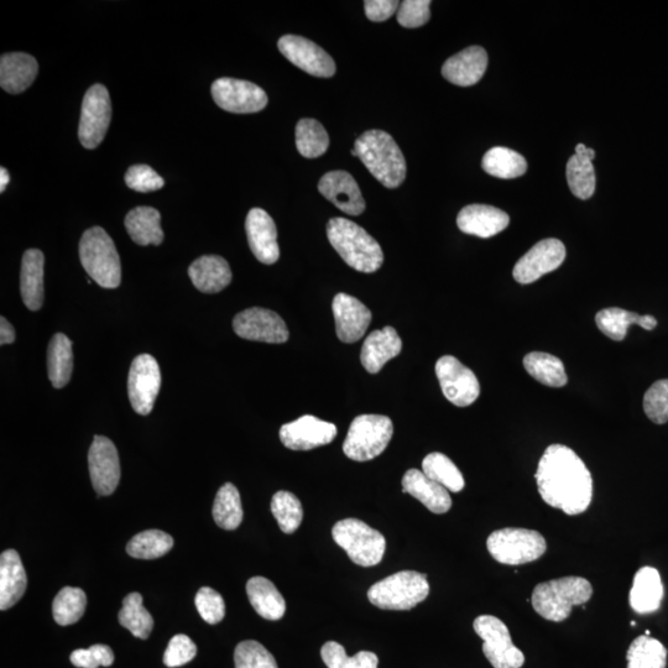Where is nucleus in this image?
I'll list each match as a JSON object with an SVG mask.
<instances>
[{
    "label": "nucleus",
    "mask_w": 668,
    "mask_h": 668,
    "mask_svg": "<svg viewBox=\"0 0 668 668\" xmlns=\"http://www.w3.org/2000/svg\"><path fill=\"white\" fill-rule=\"evenodd\" d=\"M118 619L120 625L138 639H148L154 629V619L143 605L142 594L137 592L130 593L124 598Z\"/></svg>",
    "instance_id": "obj_39"
},
{
    "label": "nucleus",
    "mask_w": 668,
    "mask_h": 668,
    "mask_svg": "<svg viewBox=\"0 0 668 668\" xmlns=\"http://www.w3.org/2000/svg\"><path fill=\"white\" fill-rule=\"evenodd\" d=\"M430 0H405L400 3L398 22L404 28L415 29L429 23L431 18Z\"/></svg>",
    "instance_id": "obj_52"
},
{
    "label": "nucleus",
    "mask_w": 668,
    "mask_h": 668,
    "mask_svg": "<svg viewBox=\"0 0 668 668\" xmlns=\"http://www.w3.org/2000/svg\"><path fill=\"white\" fill-rule=\"evenodd\" d=\"M354 150L357 158L383 186L396 189L405 181L404 154L390 134L369 130L356 140Z\"/></svg>",
    "instance_id": "obj_3"
},
{
    "label": "nucleus",
    "mask_w": 668,
    "mask_h": 668,
    "mask_svg": "<svg viewBox=\"0 0 668 668\" xmlns=\"http://www.w3.org/2000/svg\"><path fill=\"white\" fill-rule=\"evenodd\" d=\"M196 654L197 647L189 636L184 634L175 635L167 645L164 664L170 668L181 667L195 659Z\"/></svg>",
    "instance_id": "obj_51"
},
{
    "label": "nucleus",
    "mask_w": 668,
    "mask_h": 668,
    "mask_svg": "<svg viewBox=\"0 0 668 668\" xmlns=\"http://www.w3.org/2000/svg\"><path fill=\"white\" fill-rule=\"evenodd\" d=\"M474 631L483 640V652L494 668H521L524 652L511 640L510 631L503 621L493 615H480L473 623Z\"/></svg>",
    "instance_id": "obj_10"
},
{
    "label": "nucleus",
    "mask_w": 668,
    "mask_h": 668,
    "mask_svg": "<svg viewBox=\"0 0 668 668\" xmlns=\"http://www.w3.org/2000/svg\"><path fill=\"white\" fill-rule=\"evenodd\" d=\"M80 259L83 269L104 289H117L122 281V265L116 244L101 227L88 229L81 238Z\"/></svg>",
    "instance_id": "obj_5"
},
{
    "label": "nucleus",
    "mask_w": 668,
    "mask_h": 668,
    "mask_svg": "<svg viewBox=\"0 0 668 668\" xmlns=\"http://www.w3.org/2000/svg\"><path fill=\"white\" fill-rule=\"evenodd\" d=\"M192 284L203 294H217L231 284L233 274L226 259L218 255H203L190 265Z\"/></svg>",
    "instance_id": "obj_28"
},
{
    "label": "nucleus",
    "mask_w": 668,
    "mask_h": 668,
    "mask_svg": "<svg viewBox=\"0 0 668 668\" xmlns=\"http://www.w3.org/2000/svg\"><path fill=\"white\" fill-rule=\"evenodd\" d=\"M73 370L71 339L64 333H56L51 338L48 349L49 379L55 389L65 388L70 383Z\"/></svg>",
    "instance_id": "obj_35"
},
{
    "label": "nucleus",
    "mask_w": 668,
    "mask_h": 668,
    "mask_svg": "<svg viewBox=\"0 0 668 668\" xmlns=\"http://www.w3.org/2000/svg\"><path fill=\"white\" fill-rule=\"evenodd\" d=\"M626 660L628 668H666L667 650L659 640L643 635L631 643Z\"/></svg>",
    "instance_id": "obj_42"
},
{
    "label": "nucleus",
    "mask_w": 668,
    "mask_h": 668,
    "mask_svg": "<svg viewBox=\"0 0 668 668\" xmlns=\"http://www.w3.org/2000/svg\"><path fill=\"white\" fill-rule=\"evenodd\" d=\"M422 472L448 492L459 493L466 487L461 471L445 454L433 452L422 462Z\"/></svg>",
    "instance_id": "obj_40"
},
{
    "label": "nucleus",
    "mask_w": 668,
    "mask_h": 668,
    "mask_svg": "<svg viewBox=\"0 0 668 668\" xmlns=\"http://www.w3.org/2000/svg\"><path fill=\"white\" fill-rule=\"evenodd\" d=\"M213 519L223 530H236L243 521V506L236 485L226 483L218 490L213 504Z\"/></svg>",
    "instance_id": "obj_38"
},
{
    "label": "nucleus",
    "mask_w": 668,
    "mask_h": 668,
    "mask_svg": "<svg viewBox=\"0 0 668 668\" xmlns=\"http://www.w3.org/2000/svg\"><path fill=\"white\" fill-rule=\"evenodd\" d=\"M337 336L343 343H356L362 339L372 322V312L356 297L336 295L332 302Z\"/></svg>",
    "instance_id": "obj_20"
},
{
    "label": "nucleus",
    "mask_w": 668,
    "mask_h": 668,
    "mask_svg": "<svg viewBox=\"0 0 668 668\" xmlns=\"http://www.w3.org/2000/svg\"><path fill=\"white\" fill-rule=\"evenodd\" d=\"M393 435V421L388 416L360 415L349 427L343 452L356 462L372 461L386 450Z\"/></svg>",
    "instance_id": "obj_7"
},
{
    "label": "nucleus",
    "mask_w": 668,
    "mask_h": 668,
    "mask_svg": "<svg viewBox=\"0 0 668 668\" xmlns=\"http://www.w3.org/2000/svg\"><path fill=\"white\" fill-rule=\"evenodd\" d=\"M336 436V426L311 415L289 422L280 430L281 442L292 451H310L330 445Z\"/></svg>",
    "instance_id": "obj_19"
},
{
    "label": "nucleus",
    "mask_w": 668,
    "mask_h": 668,
    "mask_svg": "<svg viewBox=\"0 0 668 668\" xmlns=\"http://www.w3.org/2000/svg\"><path fill=\"white\" fill-rule=\"evenodd\" d=\"M26 584L22 558L15 550H8L0 556V609L7 610L23 598Z\"/></svg>",
    "instance_id": "obj_29"
},
{
    "label": "nucleus",
    "mask_w": 668,
    "mask_h": 668,
    "mask_svg": "<svg viewBox=\"0 0 668 668\" xmlns=\"http://www.w3.org/2000/svg\"><path fill=\"white\" fill-rule=\"evenodd\" d=\"M318 190L323 197L349 216H359L365 211L362 191L347 171L327 172L322 176Z\"/></svg>",
    "instance_id": "obj_22"
},
{
    "label": "nucleus",
    "mask_w": 668,
    "mask_h": 668,
    "mask_svg": "<svg viewBox=\"0 0 668 668\" xmlns=\"http://www.w3.org/2000/svg\"><path fill=\"white\" fill-rule=\"evenodd\" d=\"M9 180L10 177L8 170L5 169V167H2V169H0V192H4L5 189H7Z\"/></svg>",
    "instance_id": "obj_60"
},
{
    "label": "nucleus",
    "mask_w": 668,
    "mask_h": 668,
    "mask_svg": "<svg viewBox=\"0 0 668 668\" xmlns=\"http://www.w3.org/2000/svg\"><path fill=\"white\" fill-rule=\"evenodd\" d=\"M279 50L287 60L311 76L330 78L336 64L325 50L311 40L297 35H285L279 40Z\"/></svg>",
    "instance_id": "obj_18"
},
{
    "label": "nucleus",
    "mask_w": 668,
    "mask_h": 668,
    "mask_svg": "<svg viewBox=\"0 0 668 668\" xmlns=\"http://www.w3.org/2000/svg\"><path fill=\"white\" fill-rule=\"evenodd\" d=\"M333 540L348 553L349 558L362 567H373L382 562L386 540L378 530L358 519L338 521L332 529Z\"/></svg>",
    "instance_id": "obj_8"
},
{
    "label": "nucleus",
    "mask_w": 668,
    "mask_h": 668,
    "mask_svg": "<svg viewBox=\"0 0 668 668\" xmlns=\"http://www.w3.org/2000/svg\"><path fill=\"white\" fill-rule=\"evenodd\" d=\"M592 596V584L586 578L571 576L540 583L531 602L540 617L561 623L570 617L573 607L587 603Z\"/></svg>",
    "instance_id": "obj_4"
},
{
    "label": "nucleus",
    "mask_w": 668,
    "mask_h": 668,
    "mask_svg": "<svg viewBox=\"0 0 668 668\" xmlns=\"http://www.w3.org/2000/svg\"><path fill=\"white\" fill-rule=\"evenodd\" d=\"M70 659L72 665L78 668H98L101 666L97 659L95 650L92 649V646L87 650L80 649L73 651Z\"/></svg>",
    "instance_id": "obj_55"
},
{
    "label": "nucleus",
    "mask_w": 668,
    "mask_h": 668,
    "mask_svg": "<svg viewBox=\"0 0 668 668\" xmlns=\"http://www.w3.org/2000/svg\"><path fill=\"white\" fill-rule=\"evenodd\" d=\"M271 513L284 534H294L304 519V509L295 494L281 490L271 500Z\"/></svg>",
    "instance_id": "obj_46"
},
{
    "label": "nucleus",
    "mask_w": 668,
    "mask_h": 668,
    "mask_svg": "<svg viewBox=\"0 0 668 668\" xmlns=\"http://www.w3.org/2000/svg\"><path fill=\"white\" fill-rule=\"evenodd\" d=\"M44 266V254L39 249L26 250L20 273V291L30 311H39L44 304Z\"/></svg>",
    "instance_id": "obj_30"
},
{
    "label": "nucleus",
    "mask_w": 668,
    "mask_h": 668,
    "mask_svg": "<svg viewBox=\"0 0 668 668\" xmlns=\"http://www.w3.org/2000/svg\"><path fill=\"white\" fill-rule=\"evenodd\" d=\"M234 664L236 668H279L274 656L254 640L238 644L234 652Z\"/></svg>",
    "instance_id": "obj_47"
},
{
    "label": "nucleus",
    "mask_w": 668,
    "mask_h": 668,
    "mask_svg": "<svg viewBox=\"0 0 668 668\" xmlns=\"http://www.w3.org/2000/svg\"><path fill=\"white\" fill-rule=\"evenodd\" d=\"M124 224L134 243L146 247V245H160L164 242L160 212L153 207L134 208L125 217Z\"/></svg>",
    "instance_id": "obj_34"
},
{
    "label": "nucleus",
    "mask_w": 668,
    "mask_h": 668,
    "mask_svg": "<svg viewBox=\"0 0 668 668\" xmlns=\"http://www.w3.org/2000/svg\"><path fill=\"white\" fill-rule=\"evenodd\" d=\"M321 656L328 668H342L348 660L346 649L336 641H328L322 646Z\"/></svg>",
    "instance_id": "obj_54"
},
{
    "label": "nucleus",
    "mask_w": 668,
    "mask_h": 668,
    "mask_svg": "<svg viewBox=\"0 0 668 668\" xmlns=\"http://www.w3.org/2000/svg\"><path fill=\"white\" fill-rule=\"evenodd\" d=\"M487 547L495 561L508 566L539 560L547 550L545 537L540 532L516 527L494 531L488 537Z\"/></svg>",
    "instance_id": "obj_9"
},
{
    "label": "nucleus",
    "mask_w": 668,
    "mask_h": 668,
    "mask_svg": "<svg viewBox=\"0 0 668 668\" xmlns=\"http://www.w3.org/2000/svg\"><path fill=\"white\" fill-rule=\"evenodd\" d=\"M487 67V51L480 46H471L445 62L442 66V76L453 85L469 87L482 80Z\"/></svg>",
    "instance_id": "obj_23"
},
{
    "label": "nucleus",
    "mask_w": 668,
    "mask_h": 668,
    "mask_svg": "<svg viewBox=\"0 0 668 668\" xmlns=\"http://www.w3.org/2000/svg\"><path fill=\"white\" fill-rule=\"evenodd\" d=\"M15 330L12 325H10L7 318H0V344L5 346V344H12L15 342Z\"/></svg>",
    "instance_id": "obj_58"
},
{
    "label": "nucleus",
    "mask_w": 668,
    "mask_h": 668,
    "mask_svg": "<svg viewBox=\"0 0 668 668\" xmlns=\"http://www.w3.org/2000/svg\"><path fill=\"white\" fill-rule=\"evenodd\" d=\"M125 184L134 191L148 193L163 189L165 181L148 165H134L125 174Z\"/></svg>",
    "instance_id": "obj_50"
},
{
    "label": "nucleus",
    "mask_w": 668,
    "mask_h": 668,
    "mask_svg": "<svg viewBox=\"0 0 668 668\" xmlns=\"http://www.w3.org/2000/svg\"><path fill=\"white\" fill-rule=\"evenodd\" d=\"M664 599V584L659 571L654 567H643L635 574L630 591V607L639 614L655 613Z\"/></svg>",
    "instance_id": "obj_31"
},
{
    "label": "nucleus",
    "mask_w": 668,
    "mask_h": 668,
    "mask_svg": "<svg viewBox=\"0 0 668 668\" xmlns=\"http://www.w3.org/2000/svg\"><path fill=\"white\" fill-rule=\"evenodd\" d=\"M524 367L537 382L551 386V388H562L568 382L565 365L560 358L552 354L529 353L524 358Z\"/></svg>",
    "instance_id": "obj_36"
},
{
    "label": "nucleus",
    "mask_w": 668,
    "mask_h": 668,
    "mask_svg": "<svg viewBox=\"0 0 668 668\" xmlns=\"http://www.w3.org/2000/svg\"><path fill=\"white\" fill-rule=\"evenodd\" d=\"M86 593L80 588L65 587L52 603V614L57 624L67 626L77 623L86 612Z\"/></svg>",
    "instance_id": "obj_44"
},
{
    "label": "nucleus",
    "mask_w": 668,
    "mask_h": 668,
    "mask_svg": "<svg viewBox=\"0 0 668 668\" xmlns=\"http://www.w3.org/2000/svg\"><path fill=\"white\" fill-rule=\"evenodd\" d=\"M112 119V102L103 85H95L87 91L82 102L78 138L83 148L96 149L106 137Z\"/></svg>",
    "instance_id": "obj_11"
},
{
    "label": "nucleus",
    "mask_w": 668,
    "mask_h": 668,
    "mask_svg": "<svg viewBox=\"0 0 668 668\" xmlns=\"http://www.w3.org/2000/svg\"><path fill=\"white\" fill-rule=\"evenodd\" d=\"M161 388L158 362L150 354H140L133 360L128 377L130 404L139 415H149Z\"/></svg>",
    "instance_id": "obj_12"
},
{
    "label": "nucleus",
    "mask_w": 668,
    "mask_h": 668,
    "mask_svg": "<svg viewBox=\"0 0 668 668\" xmlns=\"http://www.w3.org/2000/svg\"><path fill=\"white\" fill-rule=\"evenodd\" d=\"M482 167L487 174L505 180L516 179V177L525 175L527 171L524 156L504 146H495L487 151Z\"/></svg>",
    "instance_id": "obj_37"
},
{
    "label": "nucleus",
    "mask_w": 668,
    "mask_h": 668,
    "mask_svg": "<svg viewBox=\"0 0 668 668\" xmlns=\"http://www.w3.org/2000/svg\"><path fill=\"white\" fill-rule=\"evenodd\" d=\"M174 547V539L169 534L160 530H148L135 535L128 542L127 552L129 556L139 560H155L163 557Z\"/></svg>",
    "instance_id": "obj_43"
},
{
    "label": "nucleus",
    "mask_w": 668,
    "mask_h": 668,
    "mask_svg": "<svg viewBox=\"0 0 668 668\" xmlns=\"http://www.w3.org/2000/svg\"><path fill=\"white\" fill-rule=\"evenodd\" d=\"M92 649L95 650L99 664L104 667H109L113 665L114 654L111 647L107 645H93Z\"/></svg>",
    "instance_id": "obj_57"
},
{
    "label": "nucleus",
    "mask_w": 668,
    "mask_h": 668,
    "mask_svg": "<svg viewBox=\"0 0 668 668\" xmlns=\"http://www.w3.org/2000/svg\"><path fill=\"white\" fill-rule=\"evenodd\" d=\"M196 608L206 623L216 625L226 617V604L221 594L210 587H203L195 598Z\"/></svg>",
    "instance_id": "obj_49"
},
{
    "label": "nucleus",
    "mask_w": 668,
    "mask_h": 668,
    "mask_svg": "<svg viewBox=\"0 0 668 668\" xmlns=\"http://www.w3.org/2000/svg\"><path fill=\"white\" fill-rule=\"evenodd\" d=\"M535 478L542 500L567 515L582 514L592 503V474L570 447L547 448Z\"/></svg>",
    "instance_id": "obj_1"
},
{
    "label": "nucleus",
    "mask_w": 668,
    "mask_h": 668,
    "mask_svg": "<svg viewBox=\"0 0 668 668\" xmlns=\"http://www.w3.org/2000/svg\"><path fill=\"white\" fill-rule=\"evenodd\" d=\"M403 490L421 501L433 514H446L452 508L450 493L419 469H409L403 478Z\"/></svg>",
    "instance_id": "obj_26"
},
{
    "label": "nucleus",
    "mask_w": 668,
    "mask_h": 668,
    "mask_svg": "<svg viewBox=\"0 0 668 668\" xmlns=\"http://www.w3.org/2000/svg\"><path fill=\"white\" fill-rule=\"evenodd\" d=\"M212 97L218 107L236 114L257 113L268 104L263 88L236 78H218L212 85Z\"/></svg>",
    "instance_id": "obj_14"
},
{
    "label": "nucleus",
    "mask_w": 668,
    "mask_h": 668,
    "mask_svg": "<svg viewBox=\"0 0 668 668\" xmlns=\"http://www.w3.org/2000/svg\"><path fill=\"white\" fill-rule=\"evenodd\" d=\"M250 604L260 617L276 621L284 617L286 603L275 584L264 577L250 578L247 583Z\"/></svg>",
    "instance_id": "obj_33"
},
{
    "label": "nucleus",
    "mask_w": 668,
    "mask_h": 668,
    "mask_svg": "<svg viewBox=\"0 0 668 668\" xmlns=\"http://www.w3.org/2000/svg\"><path fill=\"white\" fill-rule=\"evenodd\" d=\"M88 468L98 497L116 492L120 480V462L116 446L104 436H95L88 452Z\"/></svg>",
    "instance_id": "obj_17"
},
{
    "label": "nucleus",
    "mask_w": 668,
    "mask_h": 668,
    "mask_svg": "<svg viewBox=\"0 0 668 668\" xmlns=\"http://www.w3.org/2000/svg\"><path fill=\"white\" fill-rule=\"evenodd\" d=\"M249 247L260 263L273 265L280 258L278 231L268 213L262 208H253L245 221Z\"/></svg>",
    "instance_id": "obj_21"
},
{
    "label": "nucleus",
    "mask_w": 668,
    "mask_h": 668,
    "mask_svg": "<svg viewBox=\"0 0 668 668\" xmlns=\"http://www.w3.org/2000/svg\"><path fill=\"white\" fill-rule=\"evenodd\" d=\"M436 375L443 395L453 405L467 407L479 398L480 385L476 374L457 358L445 356L438 359Z\"/></svg>",
    "instance_id": "obj_13"
},
{
    "label": "nucleus",
    "mask_w": 668,
    "mask_h": 668,
    "mask_svg": "<svg viewBox=\"0 0 668 668\" xmlns=\"http://www.w3.org/2000/svg\"><path fill=\"white\" fill-rule=\"evenodd\" d=\"M330 146L327 130L316 119H301L296 125V148L307 159L320 158Z\"/></svg>",
    "instance_id": "obj_41"
},
{
    "label": "nucleus",
    "mask_w": 668,
    "mask_h": 668,
    "mask_svg": "<svg viewBox=\"0 0 668 668\" xmlns=\"http://www.w3.org/2000/svg\"><path fill=\"white\" fill-rule=\"evenodd\" d=\"M430 584L424 573L401 571L383 579L368 592L369 602L384 610H411L429 597Z\"/></svg>",
    "instance_id": "obj_6"
},
{
    "label": "nucleus",
    "mask_w": 668,
    "mask_h": 668,
    "mask_svg": "<svg viewBox=\"0 0 668 668\" xmlns=\"http://www.w3.org/2000/svg\"><path fill=\"white\" fill-rule=\"evenodd\" d=\"M38 72V61L33 56L24 52L5 54L0 59V86L12 95H19L33 85Z\"/></svg>",
    "instance_id": "obj_27"
},
{
    "label": "nucleus",
    "mask_w": 668,
    "mask_h": 668,
    "mask_svg": "<svg viewBox=\"0 0 668 668\" xmlns=\"http://www.w3.org/2000/svg\"><path fill=\"white\" fill-rule=\"evenodd\" d=\"M568 186L574 196L588 200L596 191V172L592 160L586 156L574 154L567 164Z\"/></svg>",
    "instance_id": "obj_45"
},
{
    "label": "nucleus",
    "mask_w": 668,
    "mask_h": 668,
    "mask_svg": "<svg viewBox=\"0 0 668 668\" xmlns=\"http://www.w3.org/2000/svg\"><path fill=\"white\" fill-rule=\"evenodd\" d=\"M400 3L396 0H367L364 2L365 14L372 22H385L399 10Z\"/></svg>",
    "instance_id": "obj_53"
},
{
    "label": "nucleus",
    "mask_w": 668,
    "mask_h": 668,
    "mask_svg": "<svg viewBox=\"0 0 668 668\" xmlns=\"http://www.w3.org/2000/svg\"><path fill=\"white\" fill-rule=\"evenodd\" d=\"M378 656L370 651H360L358 654L348 657L342 668H378Z\"/></svg>",
    "instance_id": "obj_56"
},
{
    "label": "nucleus",
    "mask_w": 668,
    "mask_h": 668,
    "mask_svg": "<svg viewBox=\"0 0 668 668\" xmlns=\"http://www.w3.org/2000/svg\"><path fill=\"white\" fill-rule=\"evenodd\" d=\"M596 322L600 332L615 342L624 341L630 326L638 325L646 331L655 330L657 326L654 316H640L638 313L618 309V307L599 311Z\"/></svg>",
    "instance_id": "obj_32"
},
{
    "label": "nucleus",
    "mask_w": 668,
    "mask_h": 668,
    "mask_svg": "<svg viewBox=\"0 0 668 668\" xmlns=\"http://www.w3.org/2000/svg\"><path fill=\"white\" fill-rule=\"evenodd\" d=\"M565 259L566 247L561 240H541L516 263L514 279L523 285L535 283L542 276L560 268Z\"/></svg>",
    "instance_id": "obj_16"
},
{
    "label": "nucleus",
    "mask_w": 668,
    "mask_h": 668,
    "mask_svg": "<svg viewBox=\"0 0 668 668\" xmlns=\"http://www.w3.org/2000/svg\"><path fill=\"white\" fill-rule=\"evenodd\" d=\"M510 217L497 207L469 205L457 217V226L463 233L479 238H492L509 226Z\"/></svg>",
    "instance_id": "obj_24"
},
{
    "label": "nucleus",
    "mask_w": 668,
    "mask_h": 668,
    "mask_svg": "<svg viewBox=\"0 0 668 668\" xmlns=\"http://www.w3.org/2000/svg\"><path fill=\"white\" fill-rule=\"evenodd\" d=\"M644 411L656 425L668 422V379L652 384L644 396Z\"/></svg>",
    "instance_id": "obj_48"
},
{
    "label": "nucleus",
    "mask_w": 668,
    "mask_h": 668,
    "mask_svg": "<svg viewBox=\"0 0 668 668\" xmlns=\"http://www.w3.org/2000/svg\"><path fill=\"white\" fill-rule=\"evenodd\" d=\"M403 349V341L393 327L370 333L365 339L360 360L370 374H378L390 359L398 357Z\"/></svg>",
    "instance_id": "obj_25"
},
{
    "label": "nucleus",
    "mask_w": 668,
    "mask_h": 668,
    "mask_svg": "<svg viewBox=\"0 0 668 668\" xmlns=\"http://www.w3.org/2000/svg\"><path fill=\"white\" fill-rule=\"evenodd\" d=\"M576 154L586 156V158L592 161L596 158V151L587 148L584 144H578L576 146Z\"/></svg>",
    "instance_id": "obj_59"
},
{
    "label": "nucleus",
    "mask_w": 668,
    "mask_h": 668,
    "mask_svg": "<svg viewBox=\"0 0 668 668\" xmlns=\"http://www.w3.org/2000/svg\"><path fill=\"white\" fill-rule=\"evenodd\" d=\"M327 237L336 252L354 270L372 274L382 268L384 254L379 243L357 223L346 218H332Z\"/></svg>",
    "instance_id": "obj_2"
},
{
    "label": "nucleus",
    "mask_w": 668,
    "mask_h": 668,
    "mask_svg": "<svg viewBox=\"0 0 668 668\" xmlns=\"http://www.w3.org/2000/svg\"><path fill=\"white\" fill-rule=\"evenodd\" d=\"M233 330L248 341L281 344L287 342L290 333L278 313L253 307L238 313L233 320Z\"/></svg>",
    "instance_id": "obj_15"
}]
</instances>
